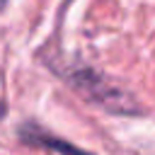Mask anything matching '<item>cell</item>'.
<instances>
[{"label": "cell", "instance_id": "4", "mask_svg": "<svg viewBox=\"0 0 155 155\" xmlns=\"http://www.w3.org/2000/svg\"><path fill=\"white\" fill-rule=\"evenodd\" d=\"M5 5H7V0H0V10H5Z\"/></svg>", "mask_w": 155, "mask_h": 155}, {"label": "cell", "instance_id": "1", "mask_svg": "<svg viewBox=\"0 0 155 155\" xmlns=\"http://www.w3.org/2000/svg\"><path fill=\"white\" fill-rule=\"evenodd\" d=\"M73 78H75L73 80L75 90H80L85 94V99L97 102L107 111H114V114H133V111H138V104H133L131 94H126L124 90L111 85L104 75H97L92 70H80Z\"/></svg>", "mask_w": 155, "mask_h": 155}, {"label": "cell", "instance_id": "2", "mask_svg": "<svg viewBox=\"0 0 155 155\" xmlns=\"http://www.w3.org/2000/svg\"><path fill=\"white\" fill-rule=\"evenodd\" d=\"M19 138H22L24 143H29V145H44V148H51V150L58 153V155H92V153H87V150H80L78 145H70V143H65V140H58V138L48 136V133H39L36 128H34V133H29L27 128H22Z\"/></svg>", "mask_w": 155, "mask_h": 155}, {"label": "cell", "instance_id": "3", "mask_svg": "<svg viewBox=\"0 0 155 155\" xmlns=\"http://www.w3.org/2000/svg\"><path fill=\"white\" fill-rule=\"evenodd\" d=\"M5 111H7V107H5V104H2V102H0V119H2V116H5Z\"/></svg>", "mask_w": 155, "mask_h": 155}]
</instances>
